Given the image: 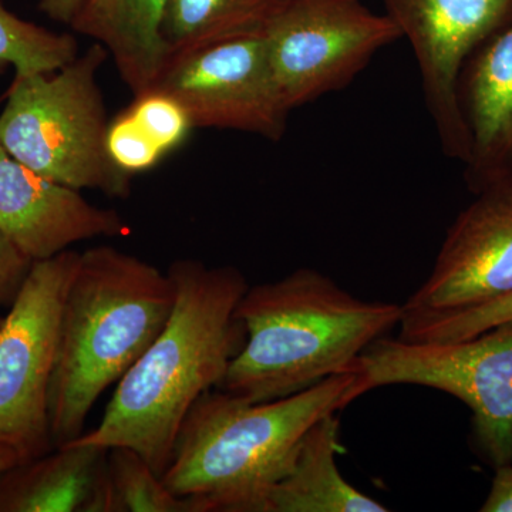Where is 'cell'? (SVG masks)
Returning <instances> with one entry per match:
<instances>
[{
  "label": "cell",
  "instance_id": "cell-5",
  "mask_svg": "<svg viewBox=\"0 0 512 512\" xmlns=\"http://www.w3.org/2000/svg\"><path fill=\"white\" fill-rule=\"evenodd\" d=\"M107 59L93 43L55 73L15 76L0 113V146L55 183L127 200L133 175L107 150L110 120L97 83Z\"/></svg>",
  "mask_w": 512,
  "mask_h": 512
},
{
  "label": "cell",
  "instance_id": "cell-11",
  "mask_svg": "<svg viewBox=\"0 0 512 512\" xmlns=\"http://www.w3.org/2000/svg\"><path fill=\"white\" fill-rule=\"evenodd\" d=\"M512 293V178L490 185L458 214L403 318L463 311Z\"/></svg>",
  "mask_w": 512,
  "mask_h": 512
},
{
  "label": "cell",
  "instance_id": "cell-24",
  "mask_svg": "<svg viewBox=\"0 0 512 512\" xmlns=\"http://www.w3.org/2000/svg\"><path fill=\"white\" fill-rule=\"evenodd\" d=\"M481 512H512V463L495 467L491 488Z\"/></svg>",
  "mask_w": 512,
  "mask_h": 512
},
{
  "label": "cell",
  "instance_id": "cell-19",
  "mask_svg": "<svg viewBox=\"0 0 512 512\" xmlns=\"http://www.w3.org/2000/svg\"><path fill=\"white\" fill-rule=\"evenodd\" d=\"M107 471L114 512H205L197 498L174 494L146 458L131 448H109Z\"/></svg>",
  "mask_w": 512,
  "mask_h": 512
},
{
  "label": "cell",
  "instance_id": "cell-9",
  "mask_svg": "<svg viewBox=\"0 0 512 512\" xmlns=\"http://www.w3.org/2000/svg\"><path fill=\"white\" fill-rule=\"evenodd\" d=\"M151 90L177 100L194 130L242 131L279 141L292 111L279 89L265 36L170 57Z\"/></svg>",
  "mask_w": 512,
  "mask_h": 512
},
{
  "label": "cell",
  "instance_id": "cell-2",
  "mask_svg": "<svg viewBox=\"0 0 512 512\" xmlns=\"http://www.w3.org/2000/svg\"><path fill=\"white\" fill-rule=\"evenodd\" d=\"M373 390L365 372L332 376L292 396L254 403L212 389L178 431L164 484L205 512H266L313 424Z\"/></svg>",
  "mask_w": 512,
  "mask_h": 512
},
{
  "label": "cell",
  "instance_id": "cell-12",
  "mask_svg": "<svg viewBox=\"0 0 512 512\" xmlns=\"http://www.w3.org/2000/svg\"><path fill=\"white\" fill-rule=\"evenodd\" d=\"M0 231L36 262L87 239L126 237L130 227L119 212L37 174L0 146Z\"/></svg>",
  "mask_w": 512,
  "mask_h": 512
},
{
  "label": "cell",
  "instance_id": "cell-14",
  "mask_svg": "<svg viewBox=\"0 0 512 512\" xmlns=\"http://www.w3.org/2000/svg\"><path fill=\"white\" fill-rule=\"evenodd\" d=\"M107 448L70 443L0 476V512H114Z\"/></svg>",
  "mask_w": 512,
  "mask_h": 512
},
{
  "label": "cell",
  "instance_id": "cell-26",
  "mask_svg": "<svg viewBox=\"0 0 512 512\" xmlns=\"http://www.w3.org/2000/svg\"><path fill=\"white\" fill-rule=\"evenodd\" d=\"M20 463L19 454L12 447L0 444V476Z\"/></svg>",
  "mask_w": 512,
  "mask_h": 512
},
{
  "label": "cell",
  "instance_id": "cell-7",
  "mask_svg": "<svg viewBox=\"0 0 512 512\" xmlns=\"http://www.w3.org/2000/svg\"><path fill=\"white\" fill-rule=\"evenodd\" d=\"M82 252L67 249L33 262L0 323V444L20 463L55 450L50 386L59 348L64 299Z\"/></svg>",
  "mask_w": 512,
  "mask_h": 512
},
{
  "label": "cell",
  "instance_id": "cell-22",
  "mask_svg": "<svg viewBox=\"0 0 512 512\" xmlns=\"http://www.w3.org/2000/svg\"><path fill=\"white\" fill-rule=\"evenodd\" d=\"M107 150L111 160L130 175L151 170L165 156L128 110L110 121Z\"/></svg>",
  "mask_w": 512,
  "mask_h": 512
},
{
  "label": "cell",
  "instance_id": "cell-6",
  "mask_svg": "<svg viewBox=\"0 0 512 512\" xmlns=\"http://www.w3.org/2000/svg\"><path fill=\"white\" fill-rule=\"evenodd\" d=\"M360 369L373 389L414 384L461 400L485 460L494 468L512 463V322L458 342L384 336L360 357Z\"/></svg>",
  "mask_w": 512,
  "mask_h": 512
},
{
  "label": "cell",
  "instance_id": "cell-18",
  "mask_svg": "<svg viewBox=\"0 0 512 512\" xmlns=\"http://www.w3.org/2000/svg\"><path fill=\"white\" fill-rule=\"evenodd\" d=\"M79 55L72 35L19 18L0 2V76L9 67L15 76L55 73Z\"/></svg>",
  "mask_w": 512,
  "mask_h": 512
},
{
  "label": "cell",
  "instance_id": "cell-16",
  "mask_svg": "<svg viewBox=\"0 0 512 512\" xmlns=\"http://www.w3.org/2000/svg\"><path fill=\"white\" fill-rule=\"evenodd\" d=\"M340 420L329 414L306 431L289 473L272 488L266 512H386V505L353 487L340 473Z\"/></svg>",
  "mask_w": 512,
  "mask_h": 512
},
{
  "label": "cell",
  "instance_id": "cell-23",
  "mask_svg": "<svg viewBox=\"0 0 512 512\" xmlns=\"http://www.w3.org/2000/svg\"><path fill=\"white\" fill-rule=\"evenodd\" d=\"M32 264L28 256L0 231V308L15 301Z\"/></svg>",
  "mask_w": 512,
  "mask_h": 512
},
{
  "label": "cell",
  "instance_id": "cell-27",
  "mask_svg": "<svg viewBox=\"0 0 512 512\" xmlns=\"http://www.w3.org/2000/svg\"><path fill=\"white\" fill-rule=\"evenodd\" d=\"M2 320H3V316L0 315V323H2Z\"/></svg>",
  "mask_w": 512,
  "mask_h": 512
},
{
  "label": "cell",
  "instance_id": "cell-13",
  "mask_svg": "<svg viewBox=\"0 0 512 512\" xmlns=\"http://www.w3.org/2000/svg\"><path fill=\"white\" fill-rule=\"evenodd\" d=\"M458 100L470 133L464 175L477 194L512 178V23L470 57Z\"/></svg>",
  "mask_w": 512,
  "mask_h": 512
},
{
  "label": "cell",
  "instance_id": "cell-25",
  "mask_svg": "<svg viewBox=\"0 0 512 512\" xmlns=\"http://www.w3.org/2000/svg\"><path fill=\"white\" fill-rule=\"evenodd\" d=\"M86 0H40L39 9L47 18L69 26Z\"/></svg>",
  "mask_w": 512,
  "mask_h": 512
},
{
  "label": "cell",
  "instance_id": "cell-21",
  "mask_svg": "<svg viewBox=\"0 0 512 512\" xmlns=\"http://www.w3.org/2000/svg\"><path fill=\"white\" fill-rule=\"evenodd\" d=\"M127 110L165 154L180 147L191 130H194L184 107L173 97L158 90L134 97Z\"/></svg>",
  "mask_w": 512,
  "mask_h": 512
},
{
  "label": "cell",
  "instance_id": "cell-8",
  "mask_svg": "<svg viewBox=\"0 0 512 512\" xmlns=\"http://www.w3.org/2000/svg\"><path fill=\"white\" fill-rule=\"evenodd\" d=\"M264 36L291 110L348 86L377 52L403 39L386 13L360 0H288Z\"/></svg>",
  "mask_w": 512,
  "mask_h": 512
},
{
  "label": "cell",
  "instance_id": "cell-15",
  "mask_svg": "<svg viewBox=\"0 0 512 512\" xmlns=\"http://www.w3.org/2000/svg\"><path fill=\"white\" fill-rule=\"evenodd\" d=\"M168 0H86L70 28L109 53L134 97L150 92L170 59L163 39Z\"/></svg>",
  "mask_w": 512,
  "mask_h": 512
},
{
  "label": "cell",
  "instance_id": "cell-17",
  "mask_svg": "<svg viewBox=\"0 0 512 512\" xmlns=\"http://www.w3.org/2000/svg\"><path fill=\"white\" fill-rule=\"evenodd\" d=\"M288 0H168L163 39L170 57L264 36Z\"/></svg>",
  "mask_w": 512,
  "mask_h": 512
},
{
  "label": "cell",
  "instance_id": "cell-1",
  "mask_svg": "<svg viewBox=\"0 0 512 512\" xmlns=\"http://www.w3.org/2000/svg\"><path fill=\"white\" fill-rule=\"evenodd\" d=\"M170 319L150 348L117 383L99 426L73 443L127 447L163 477L178 431L202 394L218 389L247 342L237 308L249 288L231 265L177 259Z\"/></svg>",
  "mask_w": 512,
  "mask_h": 512
},
{
  "label": "cell",
  "instance_id": "cell-3",
  "mask_svg": "<svg viewBox=\"0 0 512 512\" xmlns=\"http://www.w3.org/2000/svg\"><path fill=\"white\" fill-rule=\"evenodd\" d=\"M235 313L247 342L218 389L264 403L360 372L363 353L402 322L403 305L363 301L322 272L299 268L249 286Z\"/></svg>",
  "mask_w": 512,
  "mask_h": 512
},
{
  "label": "cell",
  "instance_id": "cell-4",
  "mask_svg": "<svg viewBox=\"0 0 512 512\" xmlns=\"http://www.w3.org/2000/svg\"><path fill=\"white\" fill-rule=\"evenodd\" d=\"M174 303L173 279L150 262L109 245L80 254L64 299L50 386L55 448L83 436L101 394L150 348Z\"/></svg>",
  "mask_w": 512,
  "mask_h": 512
},
{
  "label": "cell",
  "instance_id": "cell-10",
  "mask_svg": "<svg viewBox=\"0 0 512 512\" xmlns=\"http://www.w3.org/2000/svg\"><path fill=\"white\" fill-rule=\"evenodd\" d=\"M383 5L413 46L441 150L466 164L470 133L458 82L470 57L512 23V0H383Z\"/></svg>",
  "mask_w": 512,
  "mask_h": 512
},
{
  "label": "cell",
  "instance_id": "cell-20",
  "mask_svg": "<svg viewBox=\"0 0 512 512\" xmlns=\"http://www.w3.org/2000/svg\"><path fill=\"white\" fill-rule=\"evenodd\" d=\"M512 322V293L463 311L402 318L397 338L407 342H458Z\"/></svg>",
  "mask_w": 512,
  "mask_h": 512
}]
</instances>
